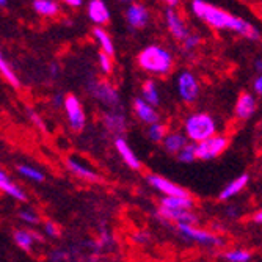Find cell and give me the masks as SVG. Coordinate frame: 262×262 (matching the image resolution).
Listing matches in <instances>:
<instances>
[{
	"label": "cell",
	"mask_w": 262,
	"mask_h": 262,
	"mask_svg": "<svg viewBox=\"0 0 262 262\" xmlns=\"http://www.w3.org/2000/svg\"><path fill=\"white\" fill-rule=\"evenodd\" d=\"M192 10L200 19H203L207 24V26L217 30H232L248 39H259L260 36L259 32L248 20L232 16L231 13L212 4H207L204 0H195V2H192Z\"/></svg>",
	"instance_id": "6da1fadb"
},
{
	"label": "cell",
	"mask_w": 262,
	"mask_h": 262,
	"mask_svg": "<svg viewBox=\"0 0 262 262\" xmlns=\"http://www.w3.org/2000/svg\"><path fill=\"white\" fill-rule=\"evenodd\" d=\"M171 54L162 46H149L143 49L138 55V64L141 69L154 76H166L173 68Z\"/></svg>",
	"instance_id": "7a4b0ae2"
},
{
	"label": "cell",
	"mask_w": 262,
	"mask_h": 262,
	"mask_svg": "<svg viewBox=\"0 0 262 262\" xmlns=\"http://www.w3.org/2000/svg\"><path fill=\"white\" fill-rule=\"evenodd\" d=\"M185 135L187 138L198 145L212 137H215L217 132V124L213 121V118L207 113H195L192 116H188L184 124Z\"/></svg>",
	"instance_id": "3957f363"
},
{
	"label": "cell",
	"mask_w": 262,
	"mask_h": 262,
	"mask_svg": "<svg viewBox=\"0 0 262 262\" xmlns=\"http://www.w3.org/2000/svg\"><path fill=\"white\" fill-rule=\"evenodd\" d=\"M178 231L181 232L182 237H185L187 241H192V242H196L201 245H207V247H222L223 245V241L217 234L206 231V229L195 228L192 225H178Z\"/></svg>",
	"instance_id": "277c9868"
},
{
	"label": "cell",
	"mask_w": 262,
	"mask_h": 262,
	"mask_svg": "<svg viewBox=\"0 0 262 262\" xmlns=\"http://www.w3.org/2000/svg\"><path fill=\"white\" fill-rule=\"evenodd\" d=\"M88 91L94 99H98L99 102H102L104 105H107L113 110L120 105V96H118V91L107 82H101V80L93 82L88 85Z\"/></svg>",
	"instance_id": "5b68a950"
},
{
	"label": "cell",
	"mask_w": 262,
	"mask_h": 262,
	"mask_svg": "<svg viewBox=\"0 0 262 262\" xmlns=\"http://www.w3.org/2000/svg\"><path fill=\"white\" fill-rule=\"evenodd\" d=\"M228 138L225 135H215L196 145V157L200 160H212L219 157L228 148Z\"/></svg>",
	"instance_id": "8992f818"
},
{
	"label": "cell",
	"mask_w": 262,
	"mask_h": 262,
	"mask_svg": "<svg viewBox=\"0 0 262 262\" xmlns=\"http://www.w3.org/2000/svg\"><path fill=\"white\" fill-rule=\"evenodd\" d=\"M64 110H66V116H68L71 129H73V130H82L85 127V123H86V116H85V112L82 108L80 101L74 96V94H69V96H66Z\"/></svg>",
	"instance_id": "52a82bcc"
},
{
	"label": "cell",
	"mask_w": 262,
	"mask_h": 262,
	"mask_svg": "<svg viewBox=\"0 0 262 262\" xmlns=\"http://www.w3.org/2000/svg\"><path fill=\"white\" fill-rule=\"evenodd\" d=\"M178 93L182 101L185 102H195L198 94H200V85L196 77L190 73V71H184L178 77Z\"/></svg>",
	"instance_id": "ba28073f"
},
{
	"label": "cell",
	"mask_w": 262,
	"mask_h": 262,
	"mask_svg": "<svg viewBox=\"0 0 262 262\" xmlns=\"http://www.w3.org/2000/svg\"><path fill=\"white\" fill-rule=\"evenodd\" d=\"M148 182L151 187H154L159 192H162L165 196H171V198H190L187 190H184L182 187H179L178 184L165 179L162 176L157 174H149L148 176Z\"/></svg>",
	"instance_id": "9c48e42d"
},
{
	"label": "cell",
	"mask_w": 262,
	"mask_h": 262,
	"mask_svg": "<svg viewBox=\"0 0 262 262\" xmlns=\"http://www.w3.org/2000/svg\"><path fill=\"white\" fill-rule=\"evenodd\" d=\"M165 20H166V26H168L170 33L176 39L184 41L190 35V32H188V29L185 26V22L182 20V17L179 16V13L174 8H166V11H165Z\"/></svg>",
	"instance_id": "30bf717a"
},
{
	"label": "cell",
	"mask_w": 262,
	"mask_h": 262,
	"mask_svg": "<svg viewBox=\"0 0 262 262\" xmlns=\"http://www.w3.org/2000/svg\"><path fill=\"white\" fill-rule=\"evenodd\" d=\"M157 215L159 219H163L166 222H178V225H192L198 222V217L192 210H185V209H178V210H173V209H165V207H160L157 210Z\"/></svg>",
	"instance_id": "8fae6325"
},
{
	"label": "cell",
	"mask_w": 262,
	"mask_h": 262,
	"mask_svg": "<svg viewBox=\"0 0 262 262\" xmlns=\"http://www.w3.org/2000/svg\"><path fill=\"white\" fill-rule=\"evenodd\" d=\"M134 110L137 113V116L143 123H146L149 126L157 124L160 121V116L156 110V107H152L151 104H148L143 98H135L134 101Z\"/></svg>",
	"instance_id": "7c38bea8"
},
{
	"label": "cell",
	"mask_w": 262,
	"mask_h": 262,
	"mask_svg": "<svg viewBox=\"0 0 262 262\" xmlns=\"http://www.w3.org/2000/svg\"><path fill=\"white\" fill-rule=\"evenodd\" d=\"M126 19H127L130 27L141 29V27H145L148 24V20H149V11H148V8L145 5L132 4L126 10Z\"/></svg>",
	"instance_id": "4fadbf2b"
},
{
	"label": "cell",
	"mask_w": 262,
	"mask_h": 262,
	"mask_svg": "<svg viewBox=\"0 0 262 262\" xmlns=\"http://www.w3.org/2000/svg\"><path fill=\"white\" fill-rule=\"evenodd\" d=\"M256 112V99L250 93H242L235 102L234 113L239 120H248Z\"/></svg>",
	"instance_id": "5bb4252c"
},
{
	"label": "cell",
	"mask_w": 262,
	"mask_h": 262,
	"mask_svg": "<svg viewBox=\"0 0 262 262\" xmlns=\"http://www.w3.org/2000/svg\"><path fill=\"white\" fill-rule=\"evenodd\" d=\"M88 17L98 26H104L110 20V11L102 0H91L88 4Z\"/></svg>",
	"instance_id": "9a60e30c"
},
{
	"label": "cell",
	"mask_w": 262,
	"mask_h": 262,
	"mask_svg": "<svg viewBox=\"0 0 262 262\" xmlns=\"http://www.w3.org/2000/svg\"><path fill=\"white\" fill-rule=\"evenodd\" d=\"M64 163H66V166H68V170H69L71 173H73V174H76L77 178H82V179L91 181V182L99 181L98 173H94V171L90 168V166H86V165L77 162L76 159H73V157H66Z\"/></svg>",
	"instance_id": "2e32d148"
},
{
	"label": "cell",
	"mask_w": 262,
	"mask_h": 262,
	"mask_svg": "<svg viewBox=\"0 0 262 262\" xmlns=\"http://www.w3.org/2000/svg\"><path fill=\"white\" fill-rule=\"evenodd\" d=\"M115 146H116V151L120 152V156L123 157V160L130 166L134 170H140L141 168V162L138 160V157L135 156V152L132 151V148L127 145V141L124 138H116L115 140Z\"/></svg>",
	"instance_id": "e0dca14e"
},
{
	"label": "cell",
	"mask_w": 262,
	"mask_h": 262,
	"mask_svg": "<svg viewBox=\"0 0 262 262\" xmlns=\"http://www.w3.org/2000/svg\"><path fill=\"white\" fill-rule=\"evenodd\" d=\"M104 124L112 134H123L126 130V116L116 110H110L104 115Z\"/></svg>",
	"instance_id": "ac0fdd59"
},
{
	"label": "cell",
	"mask_w": 262,
	"mask_h": 262,
	"mask_svg": "<svg viewBox=\"0 0 262 262\" xmlns=\"http://www.w3.org/2000/svg\"><path fill=\"white\" fill-rule=\"evenodd\" d=\"M0 188H2V192H5L8 196L14 198L17 201H26L27 200L26 192H24V190L17 184H14L8 178V174L5 171H0Z\"/></svg>",
	"instance_id": "d6986e66"
},
{
	"label": "cell",
	"mask_w": 262,
	"mask_h": 262,
	"mask_svg": "<svg viewBox=\"0 0 262 262\" xmlns=\"http://www.w3.org/2000/svg\"><path fill=\"white\" fill-rule=\"evenodd\" d=\"M248 179H250L248 174H241V176H237L235 179H232V181L222 190V192H220L219 200L226 201V200L235 196L237 193H241L242 190L245 188V185L248 184Z\"/></svg>",
	"instance_id": "ffe728a7"
},
{
	"label": "cell",
	"mask_w": 262,
	"mask_h": 262,
	"mask_svg": "<svg viewBox=\"0 0 262 262\" xmlns=\"http://www.w3.org/2000/svg\"><path fill=\"white\" fill-rule=\"evenodd\" d=\"M187 145H188V138H187V135H184L181 132L168 134V135H166V138L163 140L165 149L168 152H171V154H179Z\"/></svg>",
	"instance_id": "44dd1931"
},
{
	"label": "cell",
	"mask_w": 262,
	"mask_h": 262,
	"mask_svg": "<svg viewBox=\"0 0 262 262\" xmlns=\"http://www.w3.org/2000/svg\"><path fill=\"white\" fill-rule=\"evenodd\" d=\"M141 98L145 99L148 104H151L152 107L159 105L160 98H159V90L154 80H145L141 85Z\"/></svg>",
	"instance_id": "7402d4cb"
},
{
	"label": "cell",
	"mask_w": 262,
	"mask_h": 262,
	"mask_svg": "<svg viewBox=\"0 0 262 262\" xmlns=\"http://www.w3.org/2000/svg\"><path fill=\"white\" fill-rule=\"evenodd\" d=\"M160 207L173 209V210H178V209L192 210V207H193V200H192V198H171V196H166V198H162Z\"/></svg>",
	"instance_id": "603a6c76"
},
{
	"label": "cell",
	"mask_w": 262,
	"mask_h": 262,
	"mask_svg": "<svg viewBox=\"0 0 262 262\" xmlns=\"http://www.w3.org/2000/svg\"><path fill=\"white\" fill-rule=\"evenodd\" d=\"M93 35L96 38V41L99 42L101 46V52L107 54L108 57H112L115 54V47H113V41L110 38V35H107L105 30H102L101 27H96L93 30Z\"/></svg>",
	"instance_id": "cb8c5ba5"
},
{
	"label": "cell",
	"mask_w": 262,
	"mask_h": 262,
	"mask_svg": "<svg viewBox=\"0 0 262 262\" xmlns=\"http://www.w3.org/2000/svg\"><path fill=\"white\" fill-rule=\"evenodd\" d=\"M32 7L38 14H42V16H55L60 11L58 4L54 2V0H35Z\"/></svg>",
	"instance_id": "d4e9b609"
},
{
	"label": "cell",
	"mask_w": 262,
	"mask_h": 262,
	"mask_svg": "<svg viewBox=\"0 0 262 262\" xmlns=\"http://www.w3.org/2000/svg\"><path fill=\"white\" fill-rule=\"evenodd\" d=\"M13 239H14V242H16V245L19 248H22V250H30L36 237H35V234H32L27 229H17V231H14Z\"/></svg>",
	"instance_id": "484cf974"
},
{
	"label": "cell",
	"mask_w": 262,
	"mask_h": 262,
	"mask_svg": "<svg viewBox=\"0 0 262 262\" xmlns=\"http://www.w3.org/2000/svg\"><path fill=\"white\" fill-rule=\"evenodd\" d=\"M17 171L30 181H35V182H42L44 181V173L39 171L35 166H30V165H19L17 166Z\"/></svg>",
	"instance_id": "4316f807"
},
{
	"label": "cell",
	"mask_w": 262,
	"mask_h": 262,
	"mask_svg": "<svg viewBox=\"0 0 262 262\" xmlns=\"http://www.w3.org/2000/svg\"><path fill=\"white\" fill-rule=\"evenodd\" d=\"M0 71H2V76L10 82V85H13L14 88H19V86H20V82H19L17 76L14 74L13 68L10 66V63H8L4 57L0 58Z\"/></svg>",
	"instance_id": "83f0119b"
},
{
	"label": "cell",
	"mask_w": 262,
	"mask_h": 262,
	"mask_svg": "<svg viewBox=\"0 0 262 262\" xmlns=\"http://www.w3.org/2000/svg\"><path fill=\"white\" fill-rule=\"evenodd\" d=\"M166 135H168L166 126L162 123H157V124H152L148 127V137L151 141H163L166 138Z\"/></svg>",
	"instance_id": "f1b7e54d"
},
{
	"label": "cell",
	"mask_w": 262,
	"mask_h": 262,
	"mask_svg": "<svg viewBox=\"0 0 262 262\" xmlns=\"http://www.w3.org/2000/svg\"><path fill=\"white\" fill-rule=\"evenodd\" d=\"M223 257L228 262H248L251 259V253L245 250H231L223 253Z\"/></svg>",
	"instance_id": "f546056e"
},
{
	"label": "cell",
	"mask_w": 262,
	"mask_h": 262,
	"mask_svg": "<svg viewBox=\"0 0 262 262\" xmlns=\"http://www.w3.org/2000/svg\"><path fill=\"white\" fill-rule=\"evenodd\" d=\"M178 159L182 163H192V162H195L198 159L196 157V145H195V143H188V145L178 154Z\"/></svg>",
	"instance_id": "4dcf8cb0"
},
{
	"label": "cell",
	"mask_w": 262,
	"mask_h": 262,
	"mask_svg": "<svg viewBox=\"0 0 262 262\" xmlns=\"http://www.w3.org/2000/svg\"><path fill=\"white\" fill-rule=\"evenodd\" d=\"M200 42H201V38H200V35H196V33H190V35L182 41L185 51H193V49H196Z\"/></svg>",
	"instance_id": "1f68e13d"
},
{
	"label": "cell",
	"mask_w": 262,
	"mask_h": 262,
	"mask_svg": "<svg viewBox=\"0 0 262 262\" xmlns=\"http://www.w3.org/2000/svg\"><path fill=\"white\" fill-rule=\"evenodd\" d=\"M19 219H20L24 223H29V225H38V223H39V217L36 215V213H35L33 210H30V209L22 210V212L19 213Z\"/></svg>",
	"instance_id": "d6a6232c"
},
{
	"label": "cell",
	"mask_w": 262,
	"mask_h": 262,
	"mask_svg": "<svg viewBox=\"0 0 262 262\" xmlns=\"http://www.w3.org/2000/svg\"><path fill=\"white\" fill-rule=\"evenodd\" d=\"M99 66H101V69H102V73H105V74L112 73V60H110V57H108L107 54H104V52L99 54Z\"/></svg>",
	"instance_id": "836d02e7"
},
{
	"label": "cell",
	"mask_w": 262,
	"mask_h": 262,
	"mask_svg": "<svg viewBox=\"0 0 262 262\" xmlns=\"http://www.w3.org/2000/svg\"><path fill=\"white\" fill-rule=\"evenodd\" d=\"M29 116H30V120L33 121V124H36V126L39 127V130H42V132H46V130H47L46 124L42 123V120L39 118V115H38V113H35L33 110H29Z\"/></svg>",
	"instance_id": "e575fe53"
},
{
	"label": "cell",
	"mask_w": 262,
	"mask_h": 262,
	"mask_svg": "<svg viewBox=\"0 0 262 262\" xmlns=\"http://www.w3.org/2000/svg\"><path fill=\"white\" fill-rule=\"evenodd\" d=\"M44 231H46V234H47V235H51V237H57V235H58V232H60L58 226H57L54 222H46V225H44Z\"/></svg>",
	"instance_id": "d590c367"
},
{
	"label": "cell",
	"mask_w": 262,
	"mask_h": 262,
	"mask_svg": "<svg viewBox=\"0 0 262 262\" xmlns=\"http://www.w3.org/2000/svg\"><path fill=\"white\" fill-rule=\"evenodd\" d=\"M134 241L138 244H145L149 241V234L148 232H137V234H134Z\"/></svg>",
	"instance_id": "8d00e7d4"
},
{
	"label": "cell",
	"mask_w": 262,
	"mask_h": 262,
	"mask_svg": "<svg viewBox=\"0 0 262 262\" xmlns=\"http://www.w3.org/2000/svg\"><path fill=\"white\" fill-rule=\"evenodd\" d=\"M253 86H254V91H256L257 94H262V74L254 80V85H253Z\"/></svg>",
	"instance_id": "74e56055"
},
{
	"label": "cell",
	"mask_w": 262,
	"mask_h": 262,
	"mask_svg": "<svg viewBox=\"0 0 262 262\" xmlns=\"http://www.w3.org/2000/svg\"><path fill=\"white\" fill-rule=\"evenodd\" d=\"M64 102H66V98H63L61 94H57V96L54 98V107H60V105H64Z\"/></svg>",
	"instance_id": "f35d334b"
},
{
	"label": "cell",
	"mask_w": 262,
	"mask_h": 262,
	"mask_svg": "<svg viewBox=\"0 0 262 262\" xmlns=\"http://www.w3.org/2000/svg\"><path fill=\"white\" fill-rule=\"evenodd\" d=\"M64 4L69 5V7H80V5H83L82 0H66Z\"/></svg>",
	"instance_id": "ab89813d"
},
{
	"label": "cell",
	"mask_w": 262,
	"mask_h": 262,
	"mask_svg": "<svg viewBox=\"0 0 262 262\" xmlns=\"http://www.w3.org/2000/svg\"><path fill=\"white\" fill-rule=\"evenodd\" d=\"M49 69H51V74H52L54 77H55V76L58 74V64H57V63H51Z\"/></svg>",
	"instance_id": "60d3db41"
},
{
	"label": "cell",
	"mask_w": 262,
	"mask_h": 262,
	"mask_svg": "<svg viewBox=\"0 0 262 262\" xmlns=\"http://www.w3.org/2000/svg\"><path fill=\"white\" fill-rule=\"evenodd\" d=\"M254 222L259 223V225H262V210H259L256 215H254Z\"/></svg>",
	"instance_id": "b9f144b4"
},
{
	"label": "cell",
	"mask_w": 262,
	"mask_h": 262,
	"mask_svg": "<svg viewBox=\"0 0 262 262\" xmlns=\"http://www.w3.org/2000/svg\"><path fill=\"white\" fill-rule=\"evenodd\" d=\"M254 69L257 71V73H262V60H256V63H254Z\"/></svg>",
	"instance_id": "7bdbcfd3"
},
{
	"label": "cell",
	"mask_w": 262,
	"mask_h": 262,
	"mask_svg": "<svg viewBox=\"0 0 262 262\" xmlns=\"http://www.w3.org/2000/svg\"><path fill=\"white\" fill-rule=\"evenodd\" d=\"M166 4H168V8H174V7H178V5H179L178 0H170V2H166Z\"/></svg>",
	"instance_id": "ee69618b"
}]
</instances>
